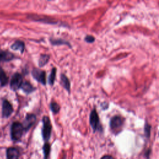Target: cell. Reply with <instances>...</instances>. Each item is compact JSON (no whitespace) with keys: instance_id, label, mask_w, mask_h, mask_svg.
Wrapping results in <instances>:
<instances>
[{"instance_id":"cell-1","label":"cell","mask_w":159,"mask_h":159,"mask_svg":"<svg viewBox=\"0 0 159 159\" xmlns=\"http://www.w3.org/2000/svg\"><path fill=\"white\" fill-rule=\"evenodd\" d=\"M125 119L121 116L116 115L114 116L110 120L109 126L111 131L115 134H117L119 133L124 126Z\"/></svg>"},{"instance_id":"cell-2","label":"cell","mask_w":159,"mask_h":159,"mask_svg":"<svg viewBox=\"0 0 159 159\" xmlns=\"http://www.w3.org/2000/svg\"><path fill=\"white\" fill-rule=\"evenodd\" d=\"M24 127L22 124H21L19 122H15L12 123L11 127V139L14 141H17L20 139Z\"/></svg>"},{"instance_id":"cell-3","label":"cell","mask_w":159,"mask_h":159,"mask_svg":"<svg viewBox=\"0 0 159 159\" xmlns=\"http://www.w3.org/2000/svg\"><path fill=\"white\" fill-rule=\"evenodd\" d=\"M89 123L94 132L96 131L102 132V127L100 124L99 117L95 109L91 112L89 116Z\"/></svg>"},{"instance_id":"cell-4","label":"cell","mask_w":159,"mask_h":159,"mask_svg":"<svg viewBox=\"0 0 159 159\" xmlns=\"http://www.w3.org/2000/svg\"><path fill=\"white\" fill-rule=\"evenodd\" d=\"M43 129H42V137L44 140L47 141L50 137L52 132V125L50 120L47 116H44L42 120Z\"/></svg>"},{"instance_id":"cell-5","label":"cell","mask_w":159,"mask_h":159,"mask_svg":"<svg viewBox=\"0 0 159 159\" xmlns=\"http://www.w3.org/2000/svg\"><path fill=\"white\" fill-rule=\"evenodd\" d=\"M22 83V77L21 75L16 73L12 77L10 84L11 88L14 91H16L20 88H21Z\"/></svg>"},{"instance_id":"cell-6","label":"cell","mask_w":159,"mask_h":159,"mask_svg":"<svg viewBox=\"0 0 159 159\" xmlns=\"http://www.w3.org/2000/svg\"><path fill=\"white\" fill-rule=\"evenodd\" d=\"M33 77L39 82L45 85L46 84V76L45 72L38 69H34L32 71Z\"/></svg>"},{"instance_id":"cell-7","label":"cell","mask_w":159,"mask_h":159,"mask_svg":"<svg viewBox=\"0 0 159 159\" xmlns=\"http://www.w3.org/2000/svg\"><path fill=\"white\" fill-rule=\"evenodd\" d=\"M12 112H13V108L11 103L7 100H4L2 102V117L5 118L9 117Z\"/></svg>"},{"instance_id":"cell-8","label":"cell","mask_w":159,"mask_h":159,"mask_svg":"<svg viewBox=\"0 0 159 159\" xmlns=\"http://www.w3.org/2000/svg\"><path fill=\"white\" fill-rule=\"evenodd\" d=\"M35 120H36V117L35 115L31 114H27L22 125L24 130H29L34 125Z\"/></svg>"},{"instance_id":"cell-9","label":"cell","mask_w":159,"mask_h":159,"mask_svg":"<svg viewBox=\"0 0 159 159\" xmlns=\"http://www.w3.org/2000/svg\"><path fill=\"white\" fill-rule=\"evenodd\" d=\"M7 159H19V152L15 147H9L6 152Z\"/></svg>"},{"instance_id":"cell-10","label":"cell","mask_w":159,"mask_h":159,"mask_svg":"<svg viewBox=\"0 0 159 159\" xmlns=\"http://www.w3.org/2000/svg\"><path fill=\"white\" fill-rule=\"evenodd\" d=\"M14 58V55L9 52L0 50V61H9Z\"/></svg>"},{"instance_id":"cell-11","label":"cell","mask_w":159,"mask_h":159,"mask_svg":"<svg viewBox=\"0 0 159 159\" xmlns=\"http://www.w3.org/2000/svg\"><path fill=\"white\" fill-rule=\"evenodd\" d=\"M11 48L14 50H19L20 53H23L24 50V43L20 40H17L11 45Z\"/></svg>"},{"instance_id":"cell-12","label":"cell","mask_w":159,"mask_h":159,"mask_svg":"<svg viewBox=\"0 0 159 159\" xmlns=\"http://www.w3.org/2000/svg\"><path fill=\"white\" fill-rule=\"evenodd\" d=\"M21 88L25 93L27 94H29L35 90V88L33 87V86H32L31 84L28 81L24 82L21 86Z\"/></svg>"},{"instance_id":"cell-13","label":"cell","mask_w":159,"mask_h":159,"mask_svg":"<svg viewBox=\"0 0 159 159\" xmlns=\"http://www.w3.org/2000/svg\"><path fill=\"white\" fill-rule=\"evenodd\" d=\"M61 85L68 91H70V83L68 78L63 74L61 75Z\"/></svg>"},{"instance_id":"cell-14","label":"cell","mask_w":159,"mask_h":159,"mask_svg":"<svg viewBox=\"0 0 159 159\" xmlns=\"http://www.w3.org/2000/svg\"><path fill=\"white\" fill-rule=\"evenodd\" d=\"M8 81V78L7 77L4 70L0 67V83L1 86H5Z\"/></svg>"},{"instance_id":"cell-15","label":"cell","mask_w":159,"mask_h":159,"mask_svg":"<svg viewBox=\"0 0 159 159\" xmlns=\"http://www.w3.org/2000/svg\"><path fill=\"white\" fill-rule=\"evenodd\" d=\"M49 60V56L48 55H42L39 60V66L42 67L45 66Z\"/></svg>"},{"instance_id":"cell-16","label":"cell","mask_w":159,"mask_h":159,"mask_svg":"<svg viewBox=\"0 0 159 159\" xmlns=\"http://www.w3.org/2000/svg\"><path fill=\"white\" fill-rule=\"evenodd\" d=\"M151 125L146 121L144 125V135L147 139H150V132H151Z\"/></svg>"},{"instance_id":"cell-17","label":"cell","mask_w":159,"mask_h":159,"mask_svg":"<svg viewBox=\"0 0 159 159\" xmlns=\"http://www.w3.org/2000/svg\"><path fill=\"white\" fill-rule=\"evenodd\" d=\"M43 150L44 153V159H47L50 151V145L48 143H45L43 147Z\"/></svg>"},{"instance_id":"cell-18","label":"cell","mask_w":159,"mask_h":159,"mask_svg":"<svg viewBox=\"0 0 159 159\" xmlns=\"http://www.w3.org/2000/svg\"><path fill=\"white\" fill-rule=\"evenodd\" d=\"M56 68H53L51 71V73L49 76V78H48V83L49 84L52 86L53 84L54 83V81H55V75H56Z\"/></svg>"},{"instance_id":"cell-19","label":"cell","mask_w":159,"mask_h":159,"mask_svg":"<svg viewBox=\"0 0 159 159\" xmlns=\"http://www.w3.org/2000/svg\"><path fill=\"white\" fill-rule=\"evenodd\" d=\"M50 109H51L53 113L56 114V113H58L59 112L60 107L57 102H52L51 104H50Z\"/></svg>"},{"instance_id":"cell-20","label":"cell","mask_w":159,"mask_h":159,"mask_svg":"<svg viewBox=\"0 0 159 159\" xmlns=\"http://www.w3.org/2000/svg\"><path fill=\"white\" fill-rule=\"evenodd\" d=\"M94 40H95V39H94V37L93 36L89 35H86L85 37V38H84V40L86 42H88V43H92V42H93L94 41Z\"/></svg>"},{"instance_id":"cell-21","label":"cell","mask_w":159,"mask_h":159,"mask_svg":"<svg viewBox=\"0 0 159 159\" xmlns=\"http://www.w3.org/2000/svg\"><path fill=\"white\" fill-rule=\"evenodd\" d=\"M59 41H60V42L61 43L68 44V42H65V41H63V40H59ZM51 42H52V43L53 44H54V45H57V44L59 43L58 40H52V41H51Z\"/></svg>"},{"instance_id":"cell-22","label":"cell","mask_w":159,"mask_h":159,"mask_svg":"<svg viewBox=\"0 0 159 159\" xmlns=\"http://www.w3.org/2000/svg\"><path fill=\"white\" fill-rule=\"evenodd\" d=\"M101 159H114L113 157H112L111 155H104Z\"/></svg>"}]
</instances>
